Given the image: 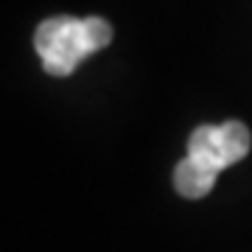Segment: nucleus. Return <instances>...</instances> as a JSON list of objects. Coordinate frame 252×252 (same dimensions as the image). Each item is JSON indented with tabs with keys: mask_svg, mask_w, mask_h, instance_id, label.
Here are the masks:
<instances>
[{
	"mask_svg": "<svg viewBox=\"0 0 252 252\" xmlns=\"http://www.w3.org/2000/svg\"><path fill=\"white\" fill-rule=\"evenodd\" d=\"M112 42V26L101 17H51L39 23L34 48L51 76H70L79 62Z\"/></svg>",
	"mask_w": 252,
	"mask_h": 252,
	"instance_id": "nucleus-1",
	"label": "nucleus"
},
{
	"mask_svg": "<svg viewBox=\"0 0 252 252\" xmlns=\"http://www.w3.org/2000/svg\"><path fill=\"white\" fill-rule=\"evenodd\" d=\"M216 177L219 174H210L207 168L196 165L190 157H185V160L174 168V188H177V193L185 196V199H202L213 190Z\"/></svg>",
	"mask_w": 252,
	"mask_h": 252,
	"instance_id": "nucleus-3",
	"label": "nucleus"
},
{
	"mask_svg": "<svg viewBox=\"0 0 252 252\" xmlns=\"http://www.w3.org/2000/svg\"><path fill=\"white\" fill-rule=\"evenodd\" d=\"M250 143V129L241 121H227L221 126H199L188 137V157L210 174H219L233 162L244 160Z\"/></svg>",
	"mask_w": 252,
	"mask_h": 252,
	"instance_id": "nucleus-2",
	"label": "nucleus"
}]
</instances>
